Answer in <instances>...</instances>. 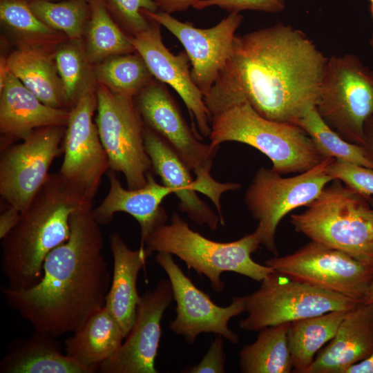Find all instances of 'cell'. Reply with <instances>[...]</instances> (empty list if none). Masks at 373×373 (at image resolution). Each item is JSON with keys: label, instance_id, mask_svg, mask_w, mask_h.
Returning <instances> with one entry per match:
<instances>
[{"label": "cell", "instance_id": "cell-1", "mask_svg": "<svg viewBox=\"0 0 373 373\" xmlns=\"http://www.w3.org/2000/svg\"><path fill=\"white\" fill-rule=\"evenodd\" d=\"M328 58L290 25L236 35L231 55L204 101L211 117L247 100L266 119L296 124L316 107Z\"/></svg>", "mask_w": 373, "mask_h": 373}, {"label": "cell", "instance_id": "cell-2", "mask_svg": "<svg viewBox=\"0 0 373 373\" xmlns=\"http://www.w3.org/2000/svg\"><path fill=\"white\" fill-rule=\"evenodd\" d=\"M68 239L46 258L43 274L21 290L3 287L7 304L35 331L58 338L74 332L105 305L111 276L93 207L74 212Z\"/></svg>", "mask_w": 373, "mask_h": 373}, {"label": "cell", "instance_id": "cell-3", "mask_svg": "<svg viewBox=\"0 0 373 373\" xmlns=\"http://www.w3.org/2000/svg\"><path fill=\"white\" fill-rule=\"evenodd\" d=\"M93 207V202L65 182L58 173L46 181L12 230L1 239V269L8 287L21 290L37 284L44 262L70 234V217Z\"/></svg>", "mask_w": 373, "mask_h": 373}, {"label": "cell", "instance_id": "cell-4", "mask_svg": "<svg viewBox=\"0 0 373 373\" xmlns=\"http://www.w3.org/2000/svg\"><path fill=\"white\" fill-rule=\"evenodd\" d=\"M261 245L259 229L238 240L221 242L211 240L191 229L176 212L170 223L162 224L145 240L144 247L149 256L153 252L175 255L185 262L189 269L206 276L212 289L222 291L223 272L230 271L261 282L275 270L255 262L251 254Z\"/></svg>", "mask_w": 373, "mask_h": 373}, {"label": "cell", "instance_id": "cell-5", "mask_svg": "<svg viewBox=\"0 0 373 373\" xmlns=\"http://www.w3.org/2000/svg\"><path fill=\"white\" fill-rule=\"evenodd\" d=\"M306 207L290 216L296 232L373 267V209L368 197L334 180Z\"/></svg>", "mask_w": 373, "mask_h": 373}, {"label": "cell", "instance_id": "cell-6", "mask_svg": "<svg viewBox=\"0 0 373 373\" xmlns=\"http://www.w3.org/2000/svg\"><path fill=\"white\" fill-rule=\"evenodd\" d=\"M211 128L212 146L226 142L249 145L265 155L280 174L303 173L325 159L302 128L266 119L247 100L212 117Z\"/></svg>", "mask_w": 373, "mask_h": 373}, {"label": "cell", "instance_id": "cell-7", "mask_svg": "<svg viewBox=\"0 0 373 373\" xmlns=\"http://www.w3.org/2000/svg\"><path fill=\"white\" fill-rule=\"evenodd\" d=\"M316 108L341 137L363 146L373 115V70L353 54L329 57Z\"/></svg>", "mask_w": 373, "mask_h": 373}, {"label": "cell", "instance_id": "cell-8", "mask_svg": "<svg viewBox=\"0 0 373 373\" xmlns=\"http://www.w3.org/2000/svg\"><path fill=\"white\" fill-rule=\"evenodd\" d=\"M260 288L244 296L247 316L240 329H261L291 323L335 310H353L361 303L345 296L318 288L274 271Z\"/></svg>", "mask_w": 373, "mask_h": 373}, {"label": "cell", "instance_id": "cell-9", "mask_svg": "<svg viewBox=\"0 0 373 373\" xmlns=\"http://www.w3.org/2000/svg\"><path fill=\"white\" fill-rule=\"evenodd\" d=\"M135 97V102L145 126L162 137L193 171L198 192L219 206L222 193L233 188L231 182H218L211 175L213 159L219 147L198 140L174 99L160 81L153 79Z\"/></svg>", "mask_w": 373, "mask_h": 373}, {"label": "cell", "instance_id": "cell-10", "mask_svg": "<svg viewBox=\"0 0 373 373\" xmlns=\"http://www.w3.org/2000/svg\"><path fill=\"white\" fill-rule=\"evenodd\" d=\"M335 159L327 157L310 169L292 177H283L272 169L257 170L245 194V202L258 222L261 245L276 255V233L282 219L300 207H307L334 179L327 168Z\"/></svg>", "mask_w": 373, "mask_h": 373}, {"label": "cell", "instance_id": "cell-11", "mask_svg": "<svg viewBox=\"0 0 373 373\" xmlns=\"http://www.w3.org/2000/svg\"><path fill=\"white\" fill-rule=\"evenodd\" d=\"M95 95V122L110 169L124 175L128 189L144 186L152 166L144 146L145 124L134 97L114 93L102 84Z\"/></svg>", "mask_w": 373, "mask_h": 373}, {"label": "cell", "instance_id": "cell-12", "mask_svg": "<svg viewBox=\"0 0 373 373\" xmlns=\"http://www.w3.org/2000/svg\"><path fill=\"white\" fill-rule=\"evenodd\" d=\"M265 265L299 281L364 303L373 267L353 256L313 241L292 254L271 258Z\"/></svg>", "mask_w": 373, "mask_h": 373}, {"label": "cell", "instance_id": "cell-13", "mask_svg": "<svg viewBox=\"0 0 373 373\" xmlns=\"http://www.w3.org/2000/svg\"><path fill=\"white\" fill-rule=\"evenodd\" d=\"M66 127L35 129L1 150L0 195L8 205L21 213L30 205L46 181L52 162L63 152Z\"/></svg>", "mask_w": 373, "mask_h": 373}, {"label": "cell", "instance_id": "cell-14", "mask_svg": "<svg viewBox=\"0 0 373 373\" xmlns=\"http://www.w3.org/2000/svg\"><path fill=\"white\" fill-rule=\"evenodd\" d=\"M155 260L168 276L176 303V316L169 323V329L189 344L202 333H214L237 344L239 336L229 327V322L245 312L244 296L233 297L229 305L220 307L184 274L172 254L159 252Z\"/></svg>", "mask_w": 373, "mask_h": 373}, {"label": "cell", "instance_id": "cell-15", "mask_svg": "<svg viewBox=\"0 0 373 373\" xmlns=\"http://www.w3.org/2000/svg\"><path fill=\"white\" fill-rule=\"evenodd\" d=\"M97 98L86 90L70 109L63 140L64 160L58 173L87 199L93 200L102 178L110 169L93 114Z\"/></svg>", "mask_w": 373, "mask_h": 373}, {"label": "cell", "instance_id": "cell-16", "mask_svg": "<svg viewBox=\"0 0 373 373\" xmlns=\"http://www.w3.org/2000/svg\"><path fill=\"white\" fill-rule=\"evenodd\" d=\"M142 12L165 27L180 41L191 65V79L203 97L206 95L231 55L236 31L242 21V15L231 12L213 27L202 29L160 10H142Z\"/></svg>", "mask_w": 373, "mask_h": 373}, {"label": "cell", "instance_id": "cell-17", "mask_svg": "<svg viewBox=\"0 0 373 373\" xmlns=\"http://www.w3.org/2000/svg\"><path fill=\"white\" fill-rule=\"evenodd\" d=\"M169 279L160 280L141 296L132 329L119 350L100 364L102 373H157L155 361L161 338V320L171 303Z\"/></svg>", "mask_w": 373, "mask_h": 373}, {"label": "cell", "instance_id": "cell-18", "mask_svg": "<svg viewBox=\"0 0 373 373\" xmlns=\"http://www.w3.org/2000/svg\"><path fill=\"white\" fill-rule=\"evenodd\" d=\"M131 39L135 51L143 58L153 76L178 93L189 111L193 126L195 122L200 133L209 137L211 117L202 92L191 79L190 61L186 52L176 55L171 52L162 41L160 24L153 19L148 29Z\"/></svg>", "mask_w": 373, "mask_h": 373}, {"label": "cell", "instance_id": "cell-19", "mask_svg": "<svg viewBox=\"0 0 373 373\" xmlns=\"http://www.w3.org/2000/svg\"><path fill=\"white\" fill-rule=\"evenodd\" d=\"M116 172L107 171L110 187L102 202L93 209L95 220L101 225L110 222L117 212L133 216L140 227V247L146 238L157 228L166 224L167 215L162 207V200L174 193L173 189L156 182L151 172L146 175V184L139 189H125L116 176Z\"/></svg>", "mask_w": 373, "mask_h": 373}, {"label": "cell", "instance_id": "cell-20", "mask_svg": "<svg viewBox=\"0 0 373 373\" xmlns=\"http://www.w3.org/2000/svg\"><path fill=\"white\" fill-rule=\"evenodd\" d=\"M0 92L1 150L35 129L66 126L70 110L46 105L10 71Z\"/></svg>", "mask_w": 373, "mask_h": 373}, {"label": "cell", "instance_id": "cell-21", "mask_svg": "<svg viewBox=\"0 0 373 373\" xmlns=\"http://www.w3.org/2000/svg\"><path fill=\"white\" fill-rule=\"evenodd\" d=\"M144 140L153 170L164 185L173 189L179 200L180 211L195 224L216 230L220 223V216L198 197L191 171L177 152L162 137L146 126Z\"/></svg>", "mask_w": 373, "mask_h": 373}, {"label": "cell", "instance_id": "cell-22", "mask_svg": "<svg viewBox=\"0 0 373 373\" xmlns=\"http://www.w3.org/2000/svg\"><path fill=\"white\" fill-rule=\"evenodd\" d=\"M373 352V303H361L340 324L305 373H346Z\"/></svg>", "mask_w": 373, "mask_h": 373}, {"label": "cell", "instance_id": "cell-23", "mask_svg": "<svg viewBox=\"0 0 373 373\" xmlns=\"http://www.w3.org/2000/svg\"><path fill=\"white\" fill-rule=\"evenodd\" d=\"M109 240L113 270L104 306L116 319L126 338L135 320L141 296L137 280L148 256L144 248L131 249L117 233H111Z\"/></svg>", "mask_w": 373, "mask_h": 373}, {"label": "cell", "instance_id": "cell-24", "mask_svg": "<svg viewBox=\"0 0 373 373\" xmlns=\"http://www.w3.org/2000/svg\"><path fill=\"white\" fill-rule=\"evenodd\" d=\"M124 339L119 323L104 306L65 340L64 352L94 373L119 350Z\"/></svg>", "mask_w": 373, "mask_h": 373}, {"label": "cell", "instance_id": "cell-25", "mask_svg": "<svg viewBox=\"0 0 373 373\" xmlns=\"http://www.w3.org/2000/svg\"><path fill=\"white\" fill-rule=\"evenodd\" d=\"M1 373H93L63 354L56 338L35 331L10 348L0 363Z\"/></svg>", "mask_w": 373, "mask_h": 373}, {"label": "cell", "instance_id": "cell-26", "mask_svg": "<svg viewBox=\"0 0 373 373\" xmlns=\"http://www.w3.org/2000/svg\"><path fill=\"white\" fill-rule=\"evenodd\" d=\"M9 71L46 105L65 109L69 105L55 61L43 50L26 46L7 59Z\"/></svg>", "mask_w": 373, "mask_h": 373}, {"label": "cell", "instance_id": "cell-27", "mask_svg": "<svg viewBox=\"0 0 373 373\" xmlns=\"http://www.w3.org/2000/svg\"><path fill=\"white\" fill-rule=\"evenodd\" d=\"M351 311L335 310L290 323L287 339L294 372L305 373Z\"/></svg>", "mask_w": 373, "mask_h": 373}, {"label": "cell", "instance_id": "cell-28", "mask_svg": "<svg viewBox=\"0 0 373 373\" xmlns=\"http://www.w3.org/2000/svg\"><path fill=\"white\" fill-rule=\"evenodd\" d=\"M290 323L266 327L257 339L238 353L243 373H289L293 372L287 332Z\"/></svg>", "mask_w": 373, "mask_h": 373}, {"label": "cell", "instance_id": "cell-29", "mask_svg": "<svg viewBox=\"0 0 373 373\" xmlns=\"http://www.w3.org/2000/svg\"><path fill=\"white\" fill-rule=\"evenodd\" d=\"M86 55L89 62H101L115 55L136 52L131 37L126 35L108 12L104 0H91Z\"/></svg>", "mask_w": 373, "mask_h": 373}, {"label": "cell", "instance_id": "cell-30", "mask_svg": "<svg viewBox=\"0 0 373 373\" xmlns=\"http://www.w3.org/2000/svg\"><path fill=\"white\" fill-rule=\"evenodd\" d=\"M99 84L117 94L135 97L153 80V75L141 55L128 53L110 57L95 69Z\"/></svg>", "mask_w": 373, "mask_h": 373}, {"label": "cell", "instance_id": "cell-31", "mask_svg": "<svg viewBox=\"0 0 373 373\" xmlns=\"http://www.w3.org/2000/svg\"><path fill=\"white\" fill-rule=\"evenodd\" d=\"M295 124L307 133L324 158H334L373 169V163L363 146L341 137L324 122L316 107L307 111Z\"/></svg>", "mask_w": 373, "mask_h": 373}, {"label": "cell", "instance_id": "cell-32", "mask_svg": "<svg viewBox=\"0 0 373 373\" xmlns=\"http://www.w3.org/2000/svg\"><path fill=\"white\" fill-rule=\"evenodd\" d=\"M35 15L54 30L62 32L74 41L82 36L86 21L90 16V2L86 0L26 1Z\"/></svg>", "mask_w": 373, "mask_h": 373}, {"label": "cell", "instance_id": "cell-33", "mask_svg": "<svg viewBox=\"0 0 373 373\" xmlns=\"http://www.w3.org/2000/svg\"><path fill=\"white\" fill-rule=\"evenodd\" d=\"M0 20L15 34L36 45L58 39V32L35 15L26 0H0Z\"/></svg>", "mask_w": 373, "mask_h": 373}, {"label": "cell", "instance_id": "cell-34", "mask_svg": "<svg viewBox=\"0 0 373 373\" xmlns=\"http://www.w3.org/2000/svg\"><path fill=\"white\" fill-rule=\"evenodd\" d=\"M55 61L66 98L73 106L86 90L87 57L79 47L66 44L56 52Z\"/></svg>", "mask_w": 373, "mask_h": 373}, {"label": "cell", "instance_id": "cell-35", "mask_svg": "<svg viewBox=\"0 0 373 373\" xmlns=\"http://www.w3.org/2000/svg\"><path fill=\"white\" fill-rule=\"evenodd\" d=\"M106 6L133 35L148 29L151 19L142 10L157 12L158 8L153 0H104Z\"/></svg>", "mask_w": 373, "mask_h": 373}, {"label": "cell", "instance_id": "cell-36", "mask_svg": "<svg viewBox=\"0 0 373 373\" xmlns=\"http://www.w3.org/2000/svg\"><path fill=\"white\" fill-rule=\"evenodd\" d=\"M328 173L352 189L366 196H373V169L334 160L327 168Z\"/></svg>", "mask_w": 373, "mask_h": 373}, {"label": "cell", "instance_id": "cell-37", "mask_svg": "<svg viewBox=\"0 0 373 373\" xmlns=\"http://www.w3.org/2000/svg\"><path fill=\"white\" fill-rule=\"evenodd\" d=\"M216 6L226 11L240 13L244 10H255L278 13L285 9L284 0H200L193 8L202 10Z\"/></svg>", "mask_w": 373, "mask_h": 373}, {"label": "cell", "instance_id": "cell-38", "mask_svg": "<svg viewBox=\"0 0 373 373\" xmlns=\"http://www.w3.org/2000/svg\"><path fill=\"white\" fill-rule=\"evenodd\" d=\"M226 355L223 349V337L218 335L211 343L200 362L182 370L184 373H224Z\"/></svg>", "mask_w": 373, "mask_h": 373}, {"label": "cell", "instance_id": "cell-39", "mask_svg": "<svg viewBox=\"0 0 373 373\" xmlns=\"http://www.w3.org/2000/svg\"><path fill=\"white\" fill-rule=\"evenodd\" d=\"M21 213L16 208L8 206L0 215V239L3 238L17 224Z\"/></svg>", "mask_w": 373, "mask_h": 373}, {"label": "cell", "instance_id": "cell-40", "mask_svg": "<svg viewBox=\"0 0 373 373\" xmlns=\"http://www.w3.org/2000/svg\"><path fill=\"white\" fill-rule=\"evenodd\" d=\"M158 10L172 14L177 12H183L196 3L200 0H153Z\"/></svg>", "mask_w": 373, "mask_h": 373}, {"label": "cell", "instance_id": "cell-41", "mask_svg": "<svg viewBox=\"0 0 373 373\" xmlns=\"http://www.w3.org/2000/svg\"><path fill=\"white\" fill-rule=\"evenodd\" d=\"M365 142L363 148L367 157L373 163V115L369 117L364 124Z\"/></svg>", "mask_w": 373, "mask_h": 373}, {"label": "cell", "instance_id": "cell-42", "mask_svg": "<svg viewBox=\"0 0 373 373\" xmlns=\"http://www.w3.org/2000/svg\"><path fill=\"white\" fill-rule=\"evenodd\" d=\"M346 373H373V352L367 358L350 367Z\"/></svg>", "mask_w": 373, "mask_h": 373}, {"label": "cell", "instance_id": "cell-43", "mask_svg": "<svg viewBox=\"0 0 373 373\" xmlns=\"http://www.w3.org/2000/svg\"><path fill=\"white\" fill-rule=\"evenodd\" d=\"M365 303H373V278L370 285L369 291Z\"/></svg>", "mask_w": 373, "mask_h": 373}, {"label": "cell", "instance_id": "cell-44", "mask_svg": "<svg viewBox=\"0 0 373 373\" xmlns=\"http://www.w3.org/2000/svg\"><path fill=\"white\" fill-rule=\"evenodd\" d=\"M368 1L370 2V11H371L372 17V19H373V0H368ZM370 45L371 48L373 49V32L372 33V36H371V38H370Z\"/></svg>", "mask_w": 373, "mask_h": 373}, {"label": "cell", "instance_id": "cell-45", "mask_svg": "<svg viewBox=\"0 0 373 373\" xmlns=\"http://www.w3.org/2000/svg\"><path fill=\"white\" fill-rule=\"evenodd\" d=\"M369 201L372 207V209H373V196H371L369 198Z\"/></svg>", "mask_w": 373, "mask_h": 373}, {"label": "cell", "instance_id": "cell-46", "mask_svg": "<svg viewBox=\"0 0 373 373\" xmlns=\"http://www.w3.org/2000/svg\"><path fill=\"white\" fill-rule=\"evenodd\" d=\"M86 1H89V2H90V1H91V0H86Z\"/></svg>", "mask_w": 373, "mask_h": 373}]
</instances>
